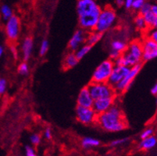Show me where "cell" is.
I'll return each instance as SVG.
<instances>
[{
    "mask_svg": "<svg viewBox=\"0 0 157 156\" xmlns=\"http://www.w3.org/2000/svg\"><path fill=\"white\" fill-rule=\"evenodd\" d=\"M145 18V21L146 22L147 24V27L148 28H153V26L155 24V21H156L157 17L155 14L152 13V11H150V12L147 13L145 15H142Z\"/></svg>",
    "mask_w": 157,
    "mask_h": 156,
    "instance_id": "cell-22",
    "label": "cell"
},
{
    "mask_svg": "<svg viewBox=\"0 0 157 156\" xmlns=\"http://www.w3.org/2000/svg\"><path fill=\"white\" fill-rule=\"evenodd\" d=\"M128 141V138L125 137V138H121V139H117V140H114L111 142V145L112 146H117L120 145V144H122L124 143L127 142Z\"/></svg>",
    "mask_w": 157,
    "mask_h": 156,
    "instance_id": "cell-34",
    "label": "cell"
},
{
    "mask_svg": "<svg viewBox=\"0 0 157 156\" xmlns=\"http://www.w3.org/2000/svg\"><path fill=\"white\" fill-rule=\"evenodd\" d=\"M122 55L125 59L127 67L131 68L138 64H141V60L143 59L142 41H131L128 44L127 50Z\"/></svg>",
    "mask_w": 157,
    "mask_h": 156,
    "instance_id": "cell-3",
    "label": "cell"
},
{
    "mask_svg": "<svg viewBox=\"0 0 157 156\" xmlns=\"http://www.w3.org/2000/svg\"><path fill=\"white\" fill-rule=\"evenodd\" d=\"M114 102H115V97L97 99L94 101L92 108L95 110L97 115H100L110 109L114 105Z\"/></svg>",
    "mask_w": 157,
    "mask_h": 156,
    "instance_id": "cell-11",
    "label": "cell"
},
{
    "mask_svg": "<svg viewBox=\"0 0 157 156\" xmlns=\"http://www.w3.org/2000/svg\"><path fill=\"white\" fill-rule=\"evenodd\" d=\"M143 47V60L149 61L157 58V43L147 38L142 41Z\"/></svg>",
    "mask_w": 157,
    "mask_h": 156,
    "instance_id": "cell-10",
    "label": "cell"
},
{
    "mask_svg": "<svg viewBox=\"0 0 157 156\" xmlns=\"http://www.w3.org/2000/svg\"><path fill=\"white\" fill-rule=\"evenodd\" d=\"M116 3L119 6H121L123 5H125V1L124 0H116Z\"/></svg>",
    "mask_w": 157,
    "mask_h": 156,
    "instance_id": "cell-39",
    "label": "cell"
},
{
    "mask_svg": "<svg viewBox=\"0 0 157 156\" xmlns=\"http://www.w3.org/2000/svg\"><path fill=\"white\" fill-rule=\"evenodd\" d=\"M87 35L83 29H79L74 33L73 36L70 39L68 46L72 51H76L81 46H82L84 41H86Z\"/></svg>",
    "mask_w": 157,
    "mask_h": 156,
    "instance_id": "cell-13",
    "label": "cell"
},
{
    "mask_svg": "<svg viewBox=\"0 0 157 156\" xmlns=\"http://www.w3.org/2000/svg\"><path fill=\"white\" fill-rule=\"evenodd\" d=\"M3 52H4V48H3V46H2V45H1V46H0V55H1V56H2V55H3Z\"/></svg>",
    "mask_w": 157,
    "mask_h": 156,
    "instance_id": "cell-41",
    "label": "cell"
},
{
    "mask_svg": "<svg viewBox=\"0 0 157 156\" xmlns=\"http://www.w3.org/2000/svg\"><path fill=\"white\" fill-rule=\"evenodd\" d=\"M145 0H135L132 3V8L135 10H141L143 5L145 4Z\"/></svg>",
    "mask_w": 157,
    "mask_h": 156,
    "instance_id": "cell-30",
    "label": "cell"
},
{
    "mask_svg": "<svg viewBox=\"0 0 157 156\" xmlns=\"http://www.w3.org/2000/svg\"><path fill=\"white\" fill-rule=\"evenodd\" d=\"M156 104H157V97H156Z\"/></svg>",
    "mask_w": 157,
    "mask_h": 156,
    "instance_id": "cell-44",
    "label": "cell"
},
{
    "mask_svg": "<svg viewBox=\"0 0 157 156\" xmlns=\"http://www.w3.org/2000/svg\"><path fill=\"white\" fill-rule=\"evenodd\" d=\"M151 92H152V94H154V95H157V82L154 84L153 87L152 88Z\"/></svg>",
    "mask_w": 157,
    "mask_h": 156,
    "instance_id": "cell-38",
    "label": "cell"
},
{
    "mask_svg": "<svg viewBox=\"0 0 157 156\" xmlns=\"http://www.w3.org/2000/svg\"><path fill=\"white\" fill-rule=\"evenodd\" d=\"M153 135V130L151 128L145 129V131H143V132L141 134V138L142 140L145 139V138H148L149 137H152Z\"/></svg>",
    "mask_w": 157,
    "mask_h": 156,
    "instance_id": "cell-29",
    "label": "cell"
},
{
    "mask_svg": "<svg viewBox=\"0 0 157 156\" xmlns=\"http://www.w3.org/2000/svg\"><path fill=\"white\" fill-rule=\"evenodd\" d=\"M115 64L113 60L108 59L104 60L103 62L101 63L94 73L92 74V82L96 83H108L109 82V77L112 74L113 70Z\"/></svg>",
    "mask_w": 157,
    "mask_h": 156,
    "instance_id": "cell-4",
    "label": "cell"
},
{
    "mask_svg": "<svg viewBox=\"0 0 157 156\" xmlns=\"http://www.w3.org/2000/svg\"><path fill=\"white\" fill-rule=\"evenodd\" d=\"M5 32L7 38L10 41H16L18 38L20 33V21L17 17L13 16L6 24Z\"/></svg>",
    "mask_w": 157,
    "mask_h": 156,
    "instance_id": "cell-9",
    "label": "cell"
},
{
    "mask_svg": "<svg viewBox=\"0 0 157 156\" xmlns=\"http://www.w3.org/2000/svg\"><path fill=\"white\" fill-rule=\"evenodd\" d=\"M142 69V64H138V65L135 66V67H131L130 70V72L128 73V75L117 85L114 87L115 91L117 94L118 93H124L130 88L132 83H133L134 80L135 79V77L138 74Z\"/></svg>",
    "mask_w": 157,
    "mask_h": 156,
    "instance_id": "cell-7",
    "label": "cell"
},
{
    "mask_svg": "<svg viewBox=\"0 0 157 156\" xmlns=\"http://www.w3.org/2000/svg\"><path fill=\"white\" fill-rule=\"evenodd\" d=\"M23 58L24 61L29 59L33 50V40L31 38H26L22 43Z\"/></svg>",
    "mask_w": 157,
    "mask_h": 156,
    "instance_id": "cell-16",
    "label": "cell"
},
{
    "mask_svg": "<svg viewBox=\"0 0 157 156\" xmlns=\"http://www.w3.org/2000/svg\"><path fill=\"white\" fill-rule=\"evenodd\" d=\"M94 100L116 97L117 92L114 87L109 83L91 82L88 86Z\"/></svg>",
    "mask_w": 157,
    "mask_h": 156,
    "instance_id": "cell-5",
    "label": "cell"
},
{
    "mask_svg": "<svg viewBox=\"0 0 157 156\" xmlns=\"http://www.w3.org/2000/svg\"><path fill=\"white\" fill-rule=\"evenodd\" d=\"M135 0H125V6L126 8H131L132 6V3Z\"/></svg>",
    "mask_w": 157,
    "mask_h": 156,
    "instance_id": "cell-37",
    "label": "cell"
},
{
    "mask_svg": "<svg viewBox=\"0 0 157 156\" xmlns=\"http://www.w3.org/2000/svg\"><path fill=\"white\" fill-rule=\"evenodd\" d=\"M94 101L95 100L92 98L88 86L83 88L80 91L78 98H77L78 105L81 107H86V108H92Z\"/></svg>",
    "mask_w": 157,
    "mask_h": 156,
    "instance_id": "cell-14",
    "label": "cell"
},
{
    "mask_svg": "<svg viewBox=\"0 0 157 156\" xmlns=\"http://www.w3.org/2000/svg\"><path fill=\"white\" fill-rule=\"evenodd\" d=\"M30 140H31V144H33L34 145H38L40 143V141H41V137H40V136L38 134H34L31 136Z\"/></svg>",
    "mask_w": 157,
    "mask_h": 156,
    "instance_id": "cell-32",
    "label": "cell"
},
{
    "mask_svg": "<svg viewBox=\"0 0 157 156\" xmlns=\"http://www.w3.org/2000/svg\"><path fill=\"white\" fill-rule=\"evenodd\" d=\"M101 11L95 0H78L77 12L81 29L89 32L95 31Z\"/></svg>",
    "mask_w": 157,
    "mask_h": 156,
    "instance_id": "cell-1",
    "label": "cell"
},
{
    "mask_svg": "<svg viewBox=\"0 0 157 156\" xmlns=\"http://www.w3.org/2000/svg\"><path fill=\"white\" fill-rule=\"evenodd\" d=\"M147 38H150L152 41L157 43V29H152L148 31Z\"/></svg>",
    "mask_w": 157,
    "mask_h": 156,
    "instance_id": "cell-31",
    "label": "cell"
},
{
    "mask_svg": "<svg viewBox=\"0 0 157 156\" xmlns=\"http://www.w3.org/2000/svg\"><path fill=\"white\" fill-rule=\"evenodd\" d=\"M157 143V140L154 136L149 137L148 138L142 140L141 143H140V148L142 149H151L153 147H155V144Z\"/></svg>",
    "mask_w": 157,
    "mask_h": 156,
    "instance_id": "cell-19",
    "label": "cell"
},
{
    "mask_svg": "<svg viewBox=\"0 0 157 156\" xmlns=\"http://www.w3.org/2000/svg\"><path fill=\"white\" fill-rule=\"evenodd\" d=\"M152 29H157V19H156V21H155V24H154L153 28H152Z\"/></svg>",
    "mask_w": 157,
    "mask_h": 156,
    "instance_id": "cell-43",
    "label": "cell"
},
{
    "mask_svg": "<svg viewBox=\"0 0 157 156\" xmlns=\"http://www.w3.org/2000/svg\"><path fill=\"white\" fill-rule=\"evenodd\" d=\"M7 83L6 79L4 78H1L0 79V94H2L5 93L6 90Z\"/></svg>",
    "mask_w": 157,
    "mask_h": 156,
    "instance_id": "cell-33",
    "label": "cell"
},
{
    "mask_svg": "<svg viewBox=\"0 0 157 156\" xmlns=\"http://www.w3.org/2000/svg\"><path fill=\"white\" fill-rule=\"evenodd\" d=\"M81 143H82L84 148H91V147H96V146L99 145L100 141L95 139V138H92V137H85L82 140Z\"/></svg>",
    "mask_w": 157,
    "mask_h": 156,
    "instance_id": "cell-21",
    "label": "cell"
},
{
    "mask_svg": "<svg viewBox=\"0 0 157 156\" xmlns=\"http://www.w3.org/2000/svg\"><path fill=\"white\" fill-rule=\"evenodd\" d=\"M10 50L13 51V55H16V54H17V51H16V48H14V47H12V48H10Z\"/></svg>",
    "mask_w": 157,
    "mask_h": 156,
    "instance_id": "cell-42",
    "label": "cell"
},
{
    "mask_svg": "<svg viewBox=\"0 0 157 156\" xmlns=\"http://www.w3.org/2000/svg\"><path fill=\"white\" fill-rule=\"evenodd\" d=\"M130 70H131V67L115 66L108 83L111 84L113 87H115L128 75V73L130 72Z\"/></svg>",
    "mask_w": 157,
    "mask_h": 156,
    "instance_id": "cell-12",
    "label": "cell"
},
{
    "mask_svg": "<svg viewBox=\"0 0 157 156\" xmlns=\"http://www.w3.org/2000/svg\"><path fill=\"white\" fill-rule=\"evenodd\" d=\"M1 13L3 17V19L8 21L13 17V12L10 7L7 5H3L1 8Z\"/></svg>",
    "mask_w": 157,
    "mask_h": 156,
    "instance_id": "cell-24",
    "label": "cell"
},
{
    "mask_svg": "<svg viewBox=\"0 0 157 156\" xmlns=\"http://www.w3.org/2000/svg\"><path fill=\"white\" fill-rule=\"evenodd\" d=\"M117 16L114 10L111 8H105L101 11V13L98 17L95 31L104 34L109 31L115 24Z\"/></svg>",
    "mask_w": 157,
    "mask_h": 156,
    "instance_id": "cell-6",
    "label": "cell"
},
{
    "mask_svg": "<svg viewBox=\"0 0 157 156\" xmlns=\"http://www.w3.org/2000/svg\"><path fill=\"white\" fill-rule=\"evenodd\" d=\"M114 64L117 67H127L126 66V61H125L124 57L123 56V55H121V56L118 57L116 60H114Z\"/></svg>",
    "mask_w": 157,
    "mask_h": 156,
    "instance_id": "cell-28",
    "label": "cell"
},
{
    "mask_svg": "<svg viewBox=\"0 0 157 156\" xmlns=\"http://www.w3.org/2000/svg\"><path fill=\"white\" fill-rule=\"evenodd\" d=\"M152 5H150L148 2H145L143 5V6L142 7V9L140 10V13H141V15H145L147 13L152 11Z\"/></svg>",
    "mask_w": 157,
    "mask_h": 156,
    "instance_id": "cell-27",
    "label": "cell"
},
{
    "mask_svg": "<svg viewBox=\"0 0 157 156\" xmlns=\"http://www.w3.org/2000/svg\"><path fill=\"white\" fill-rule=\"evenodd\" d=\"M135 26H136V28H138V30L140 31H142V30H145V28H147V24L146 22L145 21V18L142 15H138V17L135 18Z\"/></svg>",
    "mask_w": 157,
    "mask_h": 156,
    "instance_id": "cell-23",
    "label": "cell"
},
{
    "mask_svg": "<svg viewBox=\"0 0 157 156\" xmlns=\"http://www.w3.org/2000/svg\"><path fill=\"white\" fill-rule=\"evenodd\" d=\"M18 72L21 75H27L29 72V67L25 62L21 63L18 67Z\"/></svg>",
    "mask_w": 157,
    "mask_h": 156,
    "instance_id": "cell-26",
    "label": "cell"
},
{
    "mask_svg": "<svg viewBox=\"0 0 157 156\" xmlns=\"http://www.w3.org/2000/svg\"><path fill=\"white\" fill-rule=\"evenodd\" d=\"M44 137H45L47 140L51 139V137H52V131H51L50 129L47 128L46 130H45V132H44Z\"/></svg>",
    "mask_w": 157,
    "mask_h": 156,
    "instance_id": "cell-36",
    "label": "cell"
},
{
    "mask_svg": "<svg viewBox=\"0 0 157 156\" xmlns=\"http://www.w3.org/2000/svg\"><path fill=\"white\" fill-rule=\"evenodd\" d=\"M76 117L83 124H92L96 123L98 115L92 108H86L78 105L76 108Z\"/></svg>",
    "mask_w": 157,
    "mask_h": 156,
    "instance_id": "cell-8",
    "label": "cell"
},
{
    "mask_svg": "<svg viewBox=\"0 0 157 156\" xmlns=\"http://www.w3.org/2000/svg\"><path fill=\"white\" fill-rule=\"evenodd\" d=\"M128 45L126 41L124 40L113 39L110 41L109 48H110V51H114L123 54L128 48Z\"/></svg>",
    "mask_w": 157,
    "mask_h": 156,
    "instance_id": "cell-15",
    "label": "cell"
},
{
    "mask_svg": "<svg viewBox=\"0 0 157 156\" xmlns=\"http://www.w3.org/2000/svg\"><path fill=\"white\" fill-rule=\"evenodd\" d=\"M26 156H38V154L35 153V150L33 149L30 146H27L26 147Z\"/></svg>",
    "mask_w": 157,
    "mask_h": 156,
    "instance_id": "cell-35",
    "label": "cell"
},
{
    "mask_svg": "<svg viewBox=\"0 0 157 156\" xmlns=\"http://www.w3.org/2000/svg\"><path fill=\"white\" fill-rule=\"evenodd\" d=\"M103 37V34L100 32H98L95 30V31H92L91 32H89L87 35L86 38V44L91 45V46H93L95 44L100 41L101 39Z\"/></svg>",
    "mask_w": 157,
    "mask_h": 156,
    "instance_id": "cell-18",
    "label": "cell"
},
{
    "mask_svg": "<svg viewBox=\"0 0 157 156\" xmlns=\"http://www.w3.org/2000/svg\"><path fill=\"white\" fill-rule=\"evenodd\" d=\"M48 45H49V44H48V41L47 40H43L42 41L39 48V54L41 56H43L46 54L48 50Z\"/></svg>",
    "mask_w": 157,
    "mask_h": 156,
    "instance_id": "cell-25",
    "label": "cell"
},
{
    "mask_svg": "<svg viewBox=\"0 0 157 156\" xmlns=\"http://www.w3.org/2000/svg\"><path fill=\"white\" fill-rule=\"evenodd\" d=\"M152 13H153L155 14V15L156 16V17H157V5L152 6Z\"/></svg>",
    "mask_w": 157,
    "mask_h": 156,
    "instance_id": "cell-40",
    "label": "cell"
},
{
    "mask_svg": "<svg viewBox=\"0 0 157 156\" xmlns=\"http://www.w3.org/2000/svg\"><path fill=\"white\" fill-rule=\"evenodd\" d=\"M92 46L88 45V44H85V45H82V46L80 47L76 51H75V54H76L77 57L78 58V59L81 60L87 55V54L91 51Z\"/></svg>",
    "mask_w": 157,
    "mask_h": 156,
    "instance_id": "cell-20",
    "label": "cell"
},
{
    "mask_svg": "<svg viewBox=\"0 0 157 156\" xmlns=\"http://www.w3.org/2000/svg\"><path fill=\"white\" fill-rule=\"evenodd\" d=\"M96 123L103 130L109 132L122 131L127 127L126 120L122 110L115 104L109 110L98 115Z\"/></svg>",
    "mask_w": 157,
    "mask_h": 156,
    "instance_id": "cell-2",
    "label": "cell"
},
{
    "mask_svg": "<svg viewBox=\"0 0 157 156\" xmlns=\"http://www.w3.org/2000/svg\"><path fill=\"white\" fill-rule=\"evenodd\" d=\"M79 62V59L77 57L76 54L74 51H71L66 55L63 61V66L65 69L74 68Z\"/></svg>",
    "mask_w": 157,
    "mask_h": 156,
    "instance_id": "cell-17",
    "label": "cell"
}]
</instances>
